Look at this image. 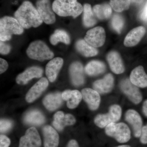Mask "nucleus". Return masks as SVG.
<instances>
[{
	"mask_svg": "<svg viewBox=\"0 0 147 147\" xmlns=\"http://www.w3.org/2000/svg\"><path fill=\"white\" fill-rule=\"evenodd\" d=\"M14 17L24 29L37 28L43 21L36 8L29 1H25L14 13Z\"/></svg>",
	"mask_w": 147,
	"mask_h": 147,
	"instance_id": "obj_1",
	"label": "nucleus"
},
{
	"mask_svg": "<svg viewBox=\"0 0 147 147\" xmlns=\"http://www.w3.org/2000/svg\"><path fill=\"white\" fill-rule=\"evenodd\" d=\"M52 7L54 12L62 17L76 18L83 12L84 7L77 0H55Z\"/></svg>",
	"mask_w": 147,
	"mask_h": 147,
	"instance_id": "obj_2",
	"label": "nucleus"
},
{
	"mask_svg": "<svg viewBox=\"0 0 147 147\" xmlns=\"http://www.w3.org/2000/svg\"><path fill=\"white\" fill-rule=\"evenodd\" d=\"M24 31V28L15 18L5 16L0 20L1 41L5 42L10 40L12 35L21 34Z\"/></svg>",
	"mask_w": 147,
	"mask_h": 147,
	"instance_id": "obj_3",
	"label": "nucleus"
},
{
	"mask_svg": "<svg viewBox=\"0 0 147 147\" xmlns=\"http://www.w3.org/2000/svg\"><path fill=\"white\" fill-rule=\"evenodd\" d=\"M26 53L29 58L40 61L51 59L54 56V53L46 43L40 40L31 43L27 49Z\"/></svg>",
	"mask_w": 147,
	"mask_h": 147,
	"instance_id": "obj_4",
	"label": "nucleus"
},
{
	"mask_svg": "<svg viewBox=\"0 0 147 147\" xmlns=\"http://www.w3.org/2000/svg\"><path fill=\"white\" fill-rule=\"evenodd\" d=\"M105 132L109 137H113L120 143L128 142L131 137L129 127L123 123H112L105 127Z\"/></svg>",
	"mask_w": 147,
	"mask_h": 147,
	"instance_id": "obj_5",
	"label": "nucleus"
},
{
	"mask_svg": "<svg viewBox=\"0 0 147 147\" xmlns=\"http://www.w3.org/2000/svg\"><path fill=\"white\" fill-rule=\"evenodd\" d=\"M122 115V109L119 105H113L109 108V112L106 114H99L95 117L94 122L96 125L100 128H104L110 123H116L120 119Z\"/></svg>",
	"mask_w": 147,
	"mask_h": 147,
	"instance_id": "obj_6",
	"label": "nucleus"
},
{
	"mask_svg": "<svg viewBox=\"0 0 147 147\" xmlns=\"http://www.w3.org/2000/svg\"><path fill=\"white\" fill-rule=\"evenodd\" d=\"M120 88L122 92L134 104H139L142 101L143 96L139 87L132 84L129 79L122 80L120 83Z\"/></svg>",
	"mask_w": 147,
	"mask_h": 147,
	"instance_id": "obj_7",
	"label": "nucleus"
},
{
	"mask_svg": "<svg viewBox=\"0 0 147 147\" xmlns=\"http://www.w3.org/2000/svg\"><path fill=\"white\" fill-rule=\"evenodd\" d=\"M105 38V30L100 26L89 30L84 37V40L88 44L95 48L101 47L104 45Z\"/></svg>",
	"mask_w": 147,
	"mask_h": 147,
	"instance_id": "obj_8",
	"label": "nucleus"
},
{
	"mask_svg": "<svg viewBox=\"0 0 147 147\" xmlns=\"http://www.w3.org/2000/svg\"><path fill=\"white\" fill-rule=\"evenodd\" d=\"M36 6L43 22L48 25L55 23V12L51 6L50 0H38L37 2Z\"/></svg>",
	"mask_w": 147,
	"mask_h": 147,
	"instance_id": "obj_9",
	"label": "nucleus"
},
{
	"mask_svg": "<svg viewBox=\"0 0 147 147\" xmlns=\"http://www.w3.org/2000/svg\"><path fill=\"white\" fill-rule=\"evenodd\" d=\"M41 141L38 131L34 127L27 129L24 136L21 137L19 147H40Z\"/></svg>",
	"mask_w": 147,
	"mask_h": 147,
	"instance_id": "obj_10",
	"label": "nucleus"
},
{
	"mask_svg": "<svg viewBox=\"0 0 147 147\" xmlns=\"http://www.w3.org/2000/svg\"><path fill=\"white\" fill-rule=\"evenodd\" d=\"M125 119L131 126L134 137H140L143 128V121L138 112L132 109L127 110L125 114Z\"/></svg>",
	"mask_w": 147,
	"mask_h": 147,
	"instance_id": "obj_11",
	"label": "nucleus"
},
{
	"mask_svg": "<svg viewBox=\"0 0 147 147\" xmlns=\"http://www.w3.org/2000/svg\"><path fill=\"white\" fill-rule=\"evenodd\" d=\"M49 84L47 79L45 77L41 78L36 82L28 92L26 100L28 102H32L36 100L47 89Z\"/></svg>",
	"mask_w": 147,
	"mask_h": 147,
	"instance_id": "obj_12",
	"label": "nucleus"
},
{
	"mask_svg": "<svg viewBox=\"0 0 147 147\" xmlns=\"http://www.w3.org/2000/svg\"><path fill=\"white\" fill-rule=\"evenodd\" d=\"M82 98L86 102L90 110L94 111L97 110L100 105V94L97 91L89 88H86L82 90Z\"/></svg>",
	"mask_w": 147,
	"mask_h": 147,
	"instance_id": "obj_13",
	"label": "nucleus"
},
{
	"mask_svg": "<svg viewBox=\"0 0 147 147\" xmlns=\"http://www.w3.org/2000/svg\"><path fill=\"white\" fill-rule=\"evenodd\" d=\"M43 74L42 68L38 66H32L27 68L16 77V83L19 85H26L34 78L42 77Z\"/></svg>",
	"mask_w": 147,
	"mask_h": 147,
	"instance_id": "obj_14",
	"label": "nucleus"
},
{
	"mask_svg": "<svg viewBox=\"0 0 147 147\" xmlns=\"http://www.w3.org/2000/svg\"><path fill=\"white\" fill-rule=\"evenodd\" d=\"M76 122V119L71 114L65 115L62 111H59L54 116L53 125L57 130L60 131L65 126L73 125Z\"/></svg>",
	"mask_w": 147,
	"mask_h": 147,
	"instance_id": "obj_15",
	"label": "nucleus"
},
{
	"mask_svg": "<svg viewBox=\"0 0 147 147\" xmlns=\"http://www.w3.org/2000/svg\"><path fill=\"white\" fill-rule=\"evenodd\" d=\"M70 79L72 84L75 86H79L84 84L85 76L83 65L79 62L71 63L69 68Z\"/></svg>",
	"mask_w": 147,
	"mask_h": 147,
	"instance_id": "obj_16",
	"label": "nucleus"
},
{
	"mask_svg": "<svg viewBox=\"0 0 147 147\" xmlns=\"http://www.w3.org/2000/svg\"><path fill=\"white\" fill-rule=\"evenodd\" d=\"M114 78L111 74L105 75L104 78L95 81L93 85L94 90L100 94L108 93L113 90Z\"/></svg>",
	"mask_w": 147,
	"mask_h": 147,
	"instance_id": "obj_17",
	"label": "nucleus"
},
{
	"mask_svg": "<svg viewBox=\"0 0 147 147\" xmlns=\"http://www.w3.org/2000/svg\"><path fill=\"white\" fill-rule=\"evenodd\" d=\"M63 64V59L60 57L52 59L47 63L45 68V74L50 82H53L56 80Z\"/></svg>",
	"mask_w": 147,
	"mask_h": 147,
	"instance_id": "obj_18",
	"label": "nucleus"
},
{
	"mask_svg": "<svg viewBox=\"0 0 147 147\" xmlns=\"http://www.w3.org/2000/svg\"><path fill=\"white\" fill-rule=\"evenodd\" d=\"M107 59L113 72L117 74L123 73L125 69L124 65L120 55L117 52H110L107 55Z\"/></svg>",
	"mask_w": 147,
	"mask_h": 147,
	"instance_id": "obj_19",
	"label": "nucleus"
},
{
	"mask_svg": "<svg viewBox=\"0 0 147 147\" xmlns=\"http://www.w3.org/2000/svg\"><path fill=\"white\" fill-rule=\"evenodd\" d=\"M146 32V28L144 27L134 28L127 35L124 41V45L127 47L135 46L141 41Z\"/></svg>",
	"mask_w": 147,
	"mask_h": 147,
	"instance_id": "obj_20",
	"label": "nucleus"
},
{
	"mask_svg": "<svg viewBox=\"0 0 147 147\" xmlns=\"http://www.w3.org/2000/svg\"><path fill=\"white\" fill-rule=\"evenodd\" d=\"M129 80L139 88L147 87V74L143 67L140 65L134 68L130 74Z\"/></svg>",
	"mask_w": 147,
	"mask_h": 147,
	"instance_id": "obj_21",
	"label": "nucleus"
},
{
	"mask_svg": "<svg viewBox=\"0 0 147 147\" xmlns=\"http://www.w3.org/2000/svg\"><path fill=\"white\" fill-rule=\"evenodd\" d=\"M44 147H58L59 137L57 132L52 127L46 125L42 129Z\"/></svg>",
	"mask_w": 147,
	"mask_h": 147,
	"instance_id": "obj_22",
	"label": "nucleus"
},
{
	"mask_svg": "<svg viewBox=\"0 0 147 147\" xmlns=\"http://www.w3.org/2000/svg\"><path fill=\"white\" fill-rule=\"evenodd\" d=\"M63 100L61 94L56 92L47 95L44 98L42 102L46 109L49 111H53L60 107Z\"/></svg>",
	"mask_w": 147,
	"mask_h": 147,
	"instance_id": "obj_23",
	"label": "nucleus"
},
{
	"mask_svg": "<svg viewBox=\"0 0 147 147\" xmlns=\"http://www.w3.org/2000/svg\"><path fill=\"white\" fill-rule=\"evenodd\" d=\"M76 50L81 55L87 57H94L98 54V50L88 43L85 40H79L75 45Z\"/></svg>",
	"mask_w": 147,
	"mask_h": 147,
	"instance_id": "obj_24",
	"label": "nucleus"
},
{
	"mask_svg": "<svg viewBox=\"0 0 147 147\" xmlns=\"http://www.w3.org/2000/svg\"><path fill=\"white\" fill-rule=\"evenodd\" d=\"M25 123L29 125H40L45 122V118L41 112L33 110L28 112L24 118Z\"/></svg>",
	"mask_w": 147,
	"mask_h": 147,
	"instance_id": "obj_25",
	"label": "nucleus"
},
{
	"mask_svg": "<svg viewBox=\"0 0 147 147\" xmlns=\"http://www.w3.org/2000/svg\"><path fill=\"white\" fill-rule=\"evenodd\" d=\"M106 70V66L104 63L99 61H92L88 63L85 70L88 75L90 76H97L104 73Z\"/></svg>",
	"mask_w": 147,
	"mask_h": 147,
	"instance_id": "obj_26",
	"label": "nucleus"
},
{
	"mask_svg": "<svg viewBox=\"0 0 147 147\" xmlns=\"http://www.w3.org/2000/svg\"><path fill=\"white\" fill-rule=\"evenodd\" d=\"M92 9L96 18L100 20H106L112 15V7L110 5L106 3L96 5L94 6Z\"/></svg>",
	"mask_w": 147,
	"mask_h": 147,
	"instance_id": "obj_27",
	"label": "nucleus"
},
{
	"mask_svg": "<svg viewBox=\"0 0 147 147\" xmlns=\"http://www.w3.org/2000/svg\"><path fill=\"white\" fill-rule=\"evenodd\" d=\"M96 16L95 15L89 4L86 3L84 6L83 22L85 27L90 28L94 26L97 22Z\"/></svg>",
	"mask_w": 147,
	"mask_h": 147,
	"instance_id": "obj_28",
	"label": "nucleus"
},
{
	"mask_svg": "<svg viewBox=\"0 0 147 147\" xmlns=\"http://www.w3.org/2000/svg\"><path fill=\"white\" fill-rule=\"evenodd\" d=\"M50 42L52 45H57L59 42H61L66 45L70 42V38L66 32L62 30H57L50 36Z\"/></svg>",
	"mask_w": 147,
	"mask_h": 147,
	"instance_id": "obj_29",
	"label": "nucleus"
},
{
	"mask_svg": "<svg viewBox=\"0 0 147 147\" xmlns=\"http://www.w3.org/2000/svg\"><path fill=\"white\" fill-rule=\"evenodd\" d=\"M130 4V0H110V5L112 9L117 12L127 10Z\"/></svg>",
	"mask_w": 147,
	"mask_h": 147,
	"instance_id": "obj_30",
	"label": "nucleus"
},
{
	"mask_svg": "<svg viewBox=\"0 0 147 147\" xmlns=\"http://www.w3.org/2000/svg\"><path fill=\"white\" fill-rule=\"evenodd\" d=\"M82 98V94L81 92L78 90H71L70 97L67 102V107L71 109L76 108L81 102Z\"/></svg>",
	"mask_w": 147,
	"mask_h": 147,
	"instance_id": "obj_31",
	"label": "nucleus"
},
{
	"mask_svg": "<svg viewBox=\"0 0 147 147\" xmlns=\"http://www.w3.org/2000/svg\"><path fill=\"white\" fill-rule=\"evenodd\" d=\"M124 23L123 17L118 14H115L111 20L112 28L119 34H120L122 30Z\"/></svg>",
	"mask_w": 147,
	"mask_h": 147,
	"instance_id": "obj_32",
	"label": "nucleus"
},
{
	"mask_svg": "<svg viewBox=\"0 0 147 147\" xmlns=\"http://www.w3.org/2000/svg\"><path fill=\"white\" fill-rule=\"evenodd\" d=\"M13 123L11 121L2 119L0 121V131L1 133L7 132L12 127Z\"/></svg>",
	"mask_w": 147,
	"mask_h": 147,
	"instance_id": "obj_33",
	"label": "nucleus"
},
{
	"mask_svg": "<svg viewBox=\"0 0 147 147\" xmlns=\"http://www.w3.org/2000/svg\"><path fill=\"white\" fill-rule=\"evenodd\" d=\"M11 47L3 41L0 42V53L3 55H7L10 53Z\"/></svg>",
	"mask_w": 147,
	"mask_h": 147,
	"instance_id": "obj_34",
	"label": "nucleus"
},
{
	"mask_svg": "<svg viewBox=\"0 0 147 147\" xmlns=\"http://www.w3.org/2000/svg\"><path fill=\"white\" fill-rule=\"evenodd\" d=\"M10 140L8 137L4 135L0 136V147H9L10 144Z\"/></svg>",
	"mask_w": 147,
	"mask_h": 147,
	"instance_id": "obj_35",
	"label": "nucleus"
},
{
	"mask_svg": "<svg viewBox=\"0 0 147 147\" xmlns=\"http://www.w3.org/2000/svg\"><path fill=\"white\" fill-rule=\"evenodd\" d=\"M140 138V142L142 144H147V124L143 127Z\"/></svg>",
	"mask_w": 147,
	"mask_h": 147,
	"instance_id": "obj_36",
	"label": "nucleus"
},
{
	"mask_svg": "<svg viewBox=\"0 0 147 147\" xmlns=\"http://www.w3.org/2000/svg\"><path fill=\"white\" fill-rule=\"evenodd\" d=\"M139 17L142 21H147V1L139 13Z\"/></svg>",
	"mask_w": 147,
	"mask_h": 147,
	"instance_id": "obj_37",
	"label": "nucleus"
},
{
	"mask_svg": "<svg viewBox=\"0 0 147 147\" xmlns=\"http://www.w3.org/2000/svg\"><path fill=\"white\" fill-rule=\"evenodd\" d=\"M8 67V64L7 61L4 59H0V73H4L6 71Z\"/></svg>",
	"mask_w": 147,
	"mask_h": 147,
	"instance_id": "obj_38",
	"label": "nucleus"
},
{
	"mask_svg": "<svg viewBox=\"0 0 147 147\" xmlns=\"http://www.w3.org/2000/svg\"><path fill=\"white\" fill-rule=\"evenodd\" d=\"M71 91L70 90H67L62 93V96L64 100L68 101L71 95Z\"/></svg>",
	"mask_w": 147,
	"mask_h": 147,
	"instance_id": "obj_39",
	"label": "nucleus"
},
{
	"mask_svg": "<svg viewBox=\"0 0 147 147\" xmlns=\"http://www.w3.org/2000/svg\"><path fill=\"white\" fill-rule=\"evenodd\" d=\"M67 147H79L78 143L75 140H71L69 142Z\"/></svg>",
	"mask_w": 147,
	"mask_h": 147,
	"instance_id": "obj_40",
	"label": "nucleus"
},
{
	"mask_svg": "<svg viewBox=\"0 0 147 147\" xmlns=\"http://www.w3.org/2000/svg\"><path fill=\"white\" fill-rule=\"evenodd\" d=\"M142 111L143 114L147 117V99L145 100L142 106Z\"/></svg>",
	"mask_w": 147,
	"mask_h": 147,
	"instance_id": "obj_41",
	"label": "nucleus"
},
{
	"mask_svg": "<svg viewBox=\"0 0 147 147\" xmlns=\"http://www.w3.org/2000/svg\"><path fill=\"white\" fill-rule=\"evenodd\" d=\"M131 3L136 5H140L144 2V0H130Z\"/></svg>",
	"mask_w": 147,
	"mask_h": 147,
	"instance_id": "obj_42",
	"label": "nucleus"
},
{
	"mask_svg": "<svg viewBox=\"0 0 147 147\" xmlns=\"http://www.w3.org/2000/svg\"><path fill=\"white\" fill-rule=\"evenodd\" d=\"M116 147H131V146H128V145H121V146H118Z\"/></svg>",
	"mask_w": 147,
	"mask_h": 147,
	"instance_id": "obj_43",
	"label": "nucleus"
}]
</instances>
